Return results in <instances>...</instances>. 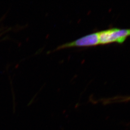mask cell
<instances>
[{
	"label": "cell",
	"instance_id": "obj_1",
	"mask_svg": "<svg viewBox=\"0 0 130 130\" xmlns=\"http://www.w3.org/2000/svg\"><path fill=\"white\" fill-rule=\"evenodd\" d=\"M100 45L117 43L122 44L130 36V29L113 28L99 32Z\"/></svg>",
	"mask_w": 130,
	"mask_h": 130
},
{
	"label": "cell",
	"instance_id": "obj_2",
	"mask_svg": "<svg viewBox=\"0 0 130 130\" xmlns=\"http://www.w3.org/2000/svg\"><path fill=\"white\" fill-rule=\"evenodd\" d=\"M100 45L99 32H93L77 39L74 41L66 43L56 48L53 52L73 47H84Z\"/></svg>",
	"mask_w": 130,
	"mask_h": 130
},
{
	"label": "cell",
	"instance_id": "obj_3",
	"mask_svg": "<svg viewBox=\"0 0 130 130\" xmlns=\"http://www.w3.org/2000/svg\"><path fill=\"white\" fill-rule=\"evenodd\" d=\"M125 100L126 101H130V97H125Z\"/></svg>",
	"mask_w": 130,
	"mask_h": 130
}]
</instances>
